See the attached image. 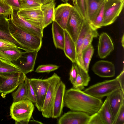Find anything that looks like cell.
I'll return each mask as SVG.
<instances>
[{
    "mask_svg": "<svg viewBox=\"0 0 124 124\" xmlns=\"http://www.w3.org/2000/svg\"><path fill=\"white\" fill-rule=\"evenodd\" d=\"M25 82L27 89V99L35 104L36 102V96L34 91L31 85L29 78L26 77Z\"/></svg>",
    "mask_w": 124,
    "mask_h": 124,
    "instance_id": "34",
    "label": "cell"
},
{
    "mask_svg": "<svg viewBox=\"0 0 124 124\" xmlns=\"http://www.w3.org/2000/svg\"><path fill=\"white\" fill-rule=\"evenodd\" d=\"M124 0H106L104 5L103 26L113 23L123 8Z\"/></svg>",
    "mask_w": 124,
    "mask_h": 124,
    "instance_id": "6",
    "label": "cell"
},
{
    "mask_svg": "<svg viewBox=\"0 0 124 124\" xmlns=\"http://www.w3.org/2000/svg\"><path fill=\"white\" fill-rule=\"evenodd\" d=\"M72 1L73 6L77 9L82 17L86 20L85 0H73Z\"/></svg>",
    "mask_w": 124,
    "mask_h": 124,
    "instance_id": "37",
    "label": "cell"
},
{
    "mask_svg": "<svg viewBox=\"0 0 124 124\" xmlns=\"http://www.w3.org/2000/svg\"><path fill=\"white\" fill-rule=\"evenodd\" d=\"M73 6L67 2L61 4L55 8L53 21L65 30Z\"/></svg>",
    "mask_w": 124,
    "mask_h": 124,
    "instance_id": "14",
    "label": "cell"
},
{
    "mask_svg": "<svg viewBox=\"0 0 124 124\" xmlns=\"http://www.w3.org/2000/svg\"><path fill=\"white\" fill-rule=\"evenodd\" d=\"M59 67L58 65L52 64L41 65L38 67L35 72L38 73L49 72L57 70Z\"/></svg>",
    "mask_w": 124,
    "mask_h": 124,
    "instance_id": "36",
    "label": "cell"
},
{
    "mask_svg": "<svg viewBox=\"0 0 124 124\" xmlns=\"http://www.w3.org/2000/svg\"><path fill=\"white\" fill-rule=\"evenodd\" d=\"M12 95L14 102L27 99V87L25 81L19 85L17 90L13 92Z\"/></svg>",
    "mask_w": 124,
    "mask_h": 124,
    "instance_id": "29",
    "label": "cell"
},
{
    "mask_svg": "<svg viewBox=\"0 0 124 124\" xmlns=\"http://www.w3.org/2000/svg\"><path fill=\"white\" fill-rule=\"evenodd\" d=\"M114 124H124V104L121 107L116 119Z\"/></svg>",
    "mask_w": 124,
    "mask_h": 124,
    "instance_id": "41",
    "label": "cell"
},
{
    "mask_svg": "<svg viewBox=\"0 0 124 124\" xmlns=\"http://www.w3.org/2000/svg\"><path fill=\"white\" fill-rule=\"evenodd\" d=\"M17 14L31 24L43 29V15L40 6L21 9L17 11Z\"/></svg>",
    "mask_w": 124,
    "mask_h": 124,
    "instance_id": "11",
    "label": "cell"
},
{
    "mask_svg": "<svg viewBox=\"0 0 124 124\" xmlns=\"http://www.w3.org/2000/svg\"><path fill=\"white\" fill-rule=\"evenodd\" d=\"M17 11L13 10V16L11 18L14 23L22 30L42 38L43 29L31 24L18 15Z\"/></svg>",
    "mask_w": 124,
    "mask_h": 124,
    "instance_id": "13",
    "label": "cell"
},
{
    "mask_svg": "<svg viewBox=\"0 0 124 124\" xmlns=\"http://www.w3.org/2000/svg\"><path fill=\"white\" fill-rule=\"evenodd\" d=\"M124 69L115 78L119 83L121 89L124 92Z\"/></svg>",
    "mask_w": 124,
    "mask_h": 124,
    "instance_id": "43",
    "label": "cell"
},
{
    "mask_svg": "<svg viewBox=\"0 0 124 124\" xmlns=\"http://www.w3.org/2000/svg\"><path fill=\"white\" fill-rule=\"evenodd\" d=\"M94 52V49L91 44L82 51V57L84 68L86 72L88 73L90 62Z\"/></svg>",
    "mask_w": 124,
    "mask_h": 124,
    "instance_id": "30",
    "label": "cell"
},
{
    "mask_svg": "<svg viewBox=\"0 0 124 124\" xmlns=\"http://www.w3.org/2000/svg\"><path fill=\"white\" fill-rule=\"evenodd\" d=\"M104 5V4L102 7L99 14L94 20L89 24L91 28L93 30H97L98 29L103 26Z\"/></svg>",
    "mask_w": 124,
    "mask_h": 124,
    "instance_id": "31",
    "label": "cell"
},
{
    "mask_svg": "<svg viewBox=\"0 0 124 124\" xmlns=\"http://www.w3.org/2000/svg\"><path fill=\"white\" fill-rule=\"evenodd\" d=\"M34 109L33 103L28 99L13 102L10 107V116L16 124H27Z\"/></svg>",
    "mask_w": 124,
    "mask_h": 124,
    "instance_id": "3",
    "label": "cell"
},
{
    "mask_svg": "<svg viewBox=\"0 0 124 124\" xmlns=\"http://www.w3.org/2000/svg\"><path fill=\"white\" fill-rule=\"evenodd\" d=\"M42 5L46 4L53 1H55V0H39Z\"/></svg>",
    "mask_w": 124,
    "mask_h": 124,
    "instance_id": "46",
    "label": "cell"
},
{
    "mask_svg": "<svg viewBox=\"0 0 124 124\" xmlns=\"http://www.w3.org/2000/svg\"><path fill=\"white\" fill-rule=\"evenodd\" d=\"M114 49L112 40L108 34L103 32L99 35L98 53L101 59L106 58Z\"/></svg>",
    "mask_w": 124,
    "mask_h": 124,
    "instance_id": "18",
    "label": "cell"
},
{
    "mask_svg": "<svg viewBox=\"0 0 124 124\" xmlns=\"http://www.w3.org/2000/svg\"><path fill=\"white\" fill-rule=\"evenodd\" d=\"M92 30L89 22L85 19L75 43L77 53L76 62L79 66L86 72L83 64L82 57L83 44L84 39L86 34Z\"/></svg>",
    "mask_w": 124,
    "mask_h": 124,
    "instance_id": "17",
    "label": "cell"
},
{
    "mask_svg": "<svg viewBox=\"0 0 124 124\" xmlns=\"http://www.w3.org/2000/svg\"><path fill=\"white\" fill-rule=\"evenodd\" d=\"M48 78L49 86L41 112L44 117L49 118H51L52 116L56 89L61 80V77L55 73Z\"/></svg>",
    "mask_w": 124,
    "mask_h": 124,
    "instance_id": "4",
    "label": "cell"
},
{
    "mask_svg": "<svg viewBox=\"0 0 124 124\" xmlns=\"http://www.w3.org/2000/svg\"><path fill=\"white\" fill-rule=\"evenodd\" d=\"M55 5V1H54L40 6L43 15L42 28L43 29L53 21Z\"/></svg>",
    "mask_w": 124,
    "mask_h": 124,
    "instance_id": "23",
    "label": "cell"
},
{
    "mask_svg": "<svg viewBox=\"0 0 124 124\" xmlns=\"http://www.w3.org/2000/svg\"><path fill=\"white\" fill-rule=\"evenodd\" d=\"M90 115L82 112L71 110L65 113L58 119V124H87Z\"/></svg>",
    "mask_w": 124,
    "mask_h": 124,
    "instance_id": "12",
    "label": "cell"
},
{
    "mask_svg": "<svg viewBox=\"0 0 124 124\" xmlns=\"http://www.w3.org/2000/svg\"><path fill=\"white\" fill-rule=\"evenodd\" d=\"M34 91L36 99L35 105L38 110L41 111L49 86L48 78H29Z\"/></svg>",
    "mask_w": 124,
    "mask_h": 124,
    "instance_id": "8",
    "label": "cell"
},
{
    "mask_svg": "<svg viewBox=\"0 0 124 124\" xmlns=\"http://www.w3.org/2000/svg\"><path fill=\"white\" fill-rule=\"evenodd\" d=\"M124 34H123V36L122 38V40H121V43H122V46H123V48H124Z\"/></svg>",
    "mask_w": 124,
    "mask_h": 124,
    "instance_id": "48",
    "label": "cell"
},
{
    "mask_svg": "<svg viewBox=\"0 0 124 124\" xmlns=\"http://www.w3.org/2000/svg\"><path fill=\"white\" fill-rule=\"evenodd\" d=\"M72 1L73 0H72Z\"/></svg>",
    "mask_w": 124,
    "mask_h": 124,
    "instance_id": "50",
    "label": "cell"
},
{
    "mask_svg": "<svg viewBox=\"0 0 124 124\" xmlns=\"http://www.w3.org/2000/svg\"><path fill=\"white\" fill-rule=\"evenodd\" d=\"M18 1L21 9L40 7L42 5L39 0H18Z\"/></svg>",
    "mask_w": 124,
    "mask_h": 124,
    "instance_id": "33",
    "label": "cell"
},
{
    "mask_svg": "<svg viewBox=\"0 0 124 124\" xmlns=\"http://www.w3.org/2000/svg\"><path fill=\"white\" fill-rule=\"evenodd\" d=\"M10 33L21 44L25 51L39 50L42 44V38L24 31L17 26L11 18L8 19Z\"/></svg>",
    "mask_w": 124,
    "mask_h": 124,
    "instance_id": "2",
    "label": "cell"
},
{
    "mask_svg": "<svg viewBox=\"0 0 124 124\" xmlns=\"http://www.w3.org/2000/svg\"><path fill=\"white\" fill-rule=\"evenodd\" d=\"M13 10L10 6L4 3L2 0H0V14L5 15L8 18L13 16Z\"/></svg>",
    "mask_w": 124,
    "mask_h": 124,
    "instance_id": "35",
    "label": "cell"
},
{
    "mask_svg": "<svg viewBox=\"0 0 124 124\" xmlns=\"http://www.w3.org/2000/svg\"><path fill=\"white\" fill-rule=\"evenodd\" d=\"M62 1L65 3L67 2L69 0H61Z\"/></svg>",
    "mask_w": 124,
    "mask_h": 124,
    "instance_id": "49",
    "label": "cell"
},
{
    "mask_svg": "<svg viewBox=\"0 0 124 124\" xmlns=\"http://www.w3.org/2000/svg\"><path fill=\"white\" fill-rule=\"evenodd\" d=\"M65 41L63 50L66 56L72 63L76 62L77 56L76 46L68 32L64 31Z\"/></svg>",
    "mask_w": 124,
    "mask_h": 124,
    "instance_id": "22",
    "label": "cell"
},
{
    "mask_svg": "<svg viewBox=\"0 0 124 124\" xmlns=\"http://www.w3.org/2000/svg\"><path fill=\"white\" fill-rule=\"evenodd\" d=\"M87 124H105L101 116L98 112L90 115Z\"/></svg>",
    "mask_w": 124,
    "mask_h": 124,
    "instance_id": "38",
    "label": "cell"
},
{
    "mask_svg": "<svg viewBox=\"0 0 124 124\" xmlns=\"http://www.w3.org/2000/svg\"><path fill=\"white\" fill-rule=\"evenodd\" d=\"M98 36H99V35L97 30H92L87 33L85 36L84 39L82 51L91 44L94 38H97Z\"/></svg>",
    "mask_w": 124,
    "mask_h": 124,
    "instance_id": "32",
    "label": "cell"
},
{
    "mask_svg": "<svg viewBox=\"0 0 124 124\" xmlns=\"http://www.w3.org/2000/svg\"><path fill=\"white\" fill-rule=\"evenodd\" d=\"M65 30L55 21H53L52 31L53 42L56 48L64 49Z\"/></svg>",
    "mask_w": 124,
    "mask_h": 124,
    "instance_id": "21",
    "label": "cell"
},
{
    "mask_svg": "<svg viewBox=\"0 0 124 124\" xmlns=\"http://www.w3.org/2000/svg\"><path fill=\"white\" fill-rule=\"evenodd\" d=\"M8 19L5 15L0 14V39L12 42L16 45L18 48L24 50L21 44L10 33Z\"/></svg>",
    "mask_w": 124,
    "mask_h": 124,
    "instance_id": "20",
    "label": "cell"
},
{
    "mask_svg": "<svg viewBox=\"0 0 124 124\" xmlns=\"http://www.w3.org/2000/svg\"><path fill=\"white\" fill-rule=\"evenodd\" d=\"M85 19L73 6L65 30L75 43Z\"/></svg>",
    "mask_w": 124,
    "mask_h": 124,
    "instance_id": "7",
    "label": "cell"
},
{
    "mask_svg": "<svg viewBox=\"0 0 124 124\" xmlns=\"http://www.w3.org/2000/svg\"><path fill=\"white\" fill-rule=\"evenodd\" d=\"M92 70L94 73L102 78H110L115 75V68L111 62L101 60L96 62L93 65Z\"/></svg>",
    "mask_w": 124,
    "mask_h": 124,
    "instance_id": "16",
    "label": "cell"
},
{
    "mask_svg": "<svg viewBox=\"0 0 124 124\" xmlns=\"http://www.w3.org/2000/svg\"><path fill=\"white\" fill-rule=\"evenodd\" d=\"M78 72V66L76 62L72 63V66L69 73V80L73 85L77 76Z\"/></svg>",
    "mask_w": 124,
    "mask_h": 124,
    "instance_id": "39",
    "label": "cell"
},
{
    "mask_svg": "<svg viewBox=\"0 0 124 124\" xmlns=\"http://www.w3.org/2000/svg\"><path fill=\"white\" fill-rule=\"evenodd\" d=\"M21 71L16 64L0 58V74L8 76Z\"/></svg>",
    "mask_w": 124,
    "mask_h": 124,
    "instance_id": "26",
    "label": "cell"
},
{
    "mask_svg": "<svg viewBox=\"0 0 124 124\" xmlns=\"http://www.w3.org/2000/svg\"><path fill=\"white\" fill-rule=\"evenodd\" d=\"M9 76H6L0 74V87L3 82Z\"/></svg>",
    "mask_w": 124,
    "mask_h": 124,
    "instance_id": "45",
    "label": "cell"
},
{
    "mask_svg": "<svg viewBox=\"0 0 124 124\" xmlns=\"http://www.w3.org/2000/svg\"><path fill=\"white\" fill-rule=\"evenodd\" d=\"M10 6L13 10L18 11L21 9L18 0H2Z\"/></svg>",
    "mask_w": 124,
    "mask_h": 124,
    "instance_id": "40",
    "label": "cell"
},
{
    "mask_svg": "<svg viewBox=\"0 0 124 124\" xmlns=\"http://www.w3.org/2000/svg\"><path fill=\"white\" fill-rule=\"evenodd\" d=\"M65 84L61 80L57 87L54 101L51 118H57L61 116L64 106Z\"/></svg>",
    "mask_w": 124,
    "mask_h": 124,
    "instance_id": "15",
    "label": "cell"
},
{
    "mask_svg": "<svg viewBox=\"0 0 124 124\" xmlns=\"http://www.w3.org/2000/svg\"><path fill=\"white\" fill-rule=\"evenodd\" d=\"M85 8L86 17V20L89 22L88 12V0H85Z\"/></svg>",
    "mask_w": 124,
    "mask_h": 124,
    "instance_id": "44",
    "label": "cell"
},
{
    "mask_svg": "<svg viewBox=\"0 0 124 124\" xmlns=\"http://www.w3.org/2000/svg\"><path fill=\"white\" fill-rule=\"evenodd\" d=\"M17 47L0 48V58L10 61H16L20 57L22 52Z\"/></svg>",
    "mask_w": 124,
    "mask_h": 124,
    "instance_id": "28",
    "label": "cell"
},
{
    "mask_svg": "<svg viewBox=\"0 0 124 124\" xmlns=\"http://www.w3.org/2000/svg\"><path fill=\"white\" fill-rule=\"evenodd\" d=\"M98 112L101 116L105 124H114L115 118L107 98Z\"/></svg>",
    "mask_w": 124,
    "mask_h": 124,
    "instance_id": "25",
    "label": "cell"
},
{
    "mask_svg": "<svg viewBox=\"0 0 124 124\" xmlns=\"http://www.w3.org/2000/svg\"><path fill=\"white\" fill-rule=\"evenodd\" d=\"M106 98L115 120L121 107L124 104V92L121 89H118L107 96Z\"/></svg>",
    "mask_w": 124,
    "mask_h": 124,
    "instance_id": "19",
    "label": "cell"
},
{
    "mask_svg": "<svg viewBox=\"0 0 124 124\" xmlns=\"http://www.w3.org/2000/svg\"><path fill=\"white\" fill-rule=\"evenodd\" d=\"M17 47L13 43L5 39H0V48H12Z\"/></svg>",
    "mask_w": 124,
    "mask_h": 124,
    "instance_id": "42",
    "label": "cell"
},
{
    "mask_svg": "<svg viewBox=\"0 0 124 124\" xmlns=\"http://www.w3.org/2000/svg\"><path fill=\"white\" fill-rule=\"evenodd\" d=\"M78 66V72L77 77L74 84L73 87L81 90L84 89L85 87L87 86L90 80V77L87 73Z\"/></svg>",
    "mask_w": 124,
    "mask_h": 124,
    "instance_id": "27",
    "label": "cell"
},
{
    "mask_svg": "<svg viewBox=\"0 0 124 124\" xmlns=\"http://www.w3.org/2000/svg\"><path fill=\"white\" fill-rule=\"evenodd\" d=\"M39 50L22 52L20 57L16 61V65L22 72L26 75L34 70V65L38 52Z\"/></svg>",
    "mask_w": 124,
    "mask_h": 124,
    "instance_id": "10",
    "label": "cell"
},
{
    "mask_svg": "<svg viewBox=\"0 0 124 124\" xmlns=\"http://www.w3.org/2000/svg\"><path fill=\"white\" fill-rule=\"evenodd\" d=\"M32 117V119L31 120H30L29 122H31L33 123L36 124H43V123L41 122L35 120Z\"/></svg>",
    "mask_w": 124,
    "mask_h": 124,
    "instance_id": "47",
    "label": "cell"
},
{
    "mask_svg": "<svg viewBox=\"0 0 124 124\" xmlns=\"http://www.w3.org/2000/svg\"><path fill=\"white\" fill-rule=\"evenodd\" d=\"M118 89H121L120 86L115 78L97 83L90 86L83 91L95 98L101 99Z\"/></svg>",
    "mask_w": 124,
    "mask_h": 124,
    "instance_id": "5",
    "label": "cell"
},
{
    "mask_svg": "<svg viewBox=\"0 0 124 124\" xmlns=\"http://www.w3.org/2000/svg\"><path fill=\"white\" fill-rule=\"evenodd\" d=\"M103 103L101 99L81 90L73 87L65 91L64 106L71 110L82 112L91 115L98 112Z\"/></svg>",
    "mask_w": 124,
    "mask_h": 124,
    "instance_id": "1",
    "label": "cell"
},
{
    "mask_svg": "<svg viewBox=\"0 0 124 124\" xmlns=\"http://www.w3.org/2000/svg\"><path fill=\"white\" fill-rule=\"evenodd\" d=\"M26 77L22 72L10 75L4 81L0 87V93L4 98L6 95L13 92L25 81Z\"/></svg>",
    "mask_w": 124,
    "mask_h": 124,
    "instance_id": "9",
    "label": "cell"
},
{
    "mask_svg": "<svg viewBox=\"0 0 124 124\" xmlns=\"http://www.w3.org/2000/svg\"><path fill=\"white\" fill-rule=\"evenodd\" d=\"M106 0H88V12L89 24L95 19Z\"/></svg>",
    "mask_w": 124,
    "mask_h": 124,
    "instance_id": "24",
    "label": "cell"
}]
</instances>
